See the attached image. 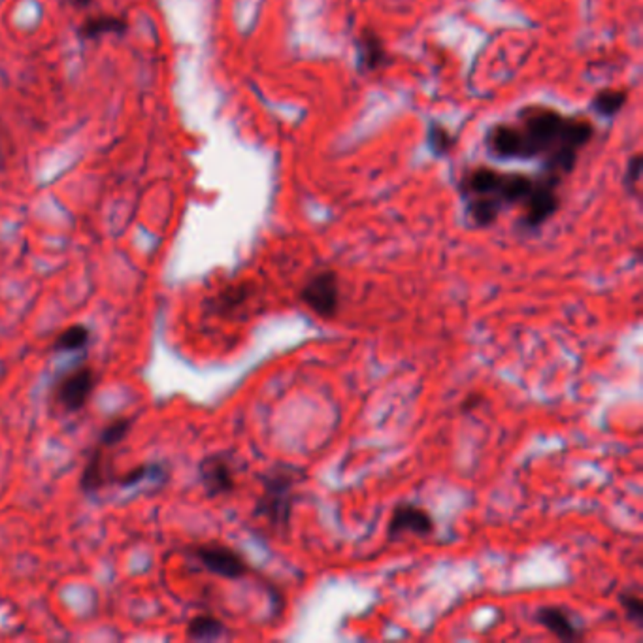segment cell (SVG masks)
<instances>
[{"label":"cell","instance_id":"6da1fadb","mask_svg":"<svg viewBox=\"0 0 643 643\" xmlns=\"http://www.w3.org/2000/svg\"><path fill=\"white\" fill-rule=\"evenodd\" d=\"M536 177L523 172H502L474 166L461 177L466 213L477 229L493 227L506 208H520L534 188Z\"/></svg>","mask_w":643,"mask_h":643},{"label":"cell","instance_id":"7a4b0ae2","mask_svg":"<svg viewBox=\"0 0 643 643\" xmlns=\"http://www.w3.org/2000/svg\"><path fill=\"white\" fill-rule=\"evenodd\" d=\"M296 470L289 466H275L263 477V493L255 506V515L264 519L275 530H287L293 517Z\"/></svg>","mask_w":643,"mask_h":643},{"label":"cell","instance_id":"3957f363","mask_svg":"<svg viewBox=\"0 0 643 643\" xmlns=\"http://www.w3.org/2000/svg\"><path fill=\"white\" fill-rule=\"evenodd\" d=\"M300 302L321 319H332L340 310V280L334 270H321L298 293Z\"/></svg>","mask_w":643,"mask_h":643},{"label":"cell","instance_id":"277c9868","mask_svg":"<svg viewBox=\"0 0 643 643\" xmlns=\"http://www.w3.org/2000/svg\"><path fill=\"white\" fill-rule=\"evenodd\" d=\"M559 183L551 181L543 176H538L534 181V188L529 193L527 200L520 206V227L525 230H538L541 229L551 218L555 216L561 208V195H559Z\"/></svg>","mask_w":643,"mask_h":643},{"label":"cell","instance_id":"5b68a950","mask_svg":"<svg viewBox=\"0 0 643 643\" xmlns=\"http://www.w3.org/2000/svg\"><path fill=\"white\" fill-rule=\"evenodd\" d=\"M193 557L211 573L225 579H241L252 572V566L238 551L221 543H204L193 549Z\"/></svg>","mask_w":643,"mask_h":643},{"label":"cell","instance_id":"8992f818","mask_svg":"<svg viewBox=\"0 0 643 643\" xmlns=\"http://www.w3.org/2000/svg\"><path fill=\"white\" fill-rule=\"evenodd\" d=\"M97 385V374L87 364L78 366L76 370L63 376L55 387V402L67 413L80 412L93 394Z\"/></svg>","mask_w":643,"mask_h":643},{"label":"cell","instance_id":"52a82bcc","mask_svg":"<svg viewBox=\"0 0 643 643\" xmlns=\"http://www.w3.org/2000/svg\"><path fill=\"white\" fill-rule=\"evenodd\" d=\"M436 530V523L433 515L428 513L424 508L417 506V504H398L387 523V538L391 541L401 540L404 536H419V538H426L434 534Z\"/></svg>","mask_w":643,"mask_h":643},{"label":"cell","instance_id":"ba28073f","mask_svg":"<svg viewBox=\"0 0 643 643\" xmlns=\"http://www.w3.org/2000/svg\"><path fill=\"white\" fill-rule=\"evenodd\" d=\"M198 477L208 497H225L236 488L234 468L225 455H209L198 466Z\"/></svg>","mask_w":643,"mask_h":643},{"label":"cell","instance_id":"9c48e42d","mask_svg":"<svg viewBox=\"0 0 643 643\" xmlns=\"http://www.w3.org/2000/svg\"><path fill=\"white\" fill-rule=\"evenodd\" d=\"M108 447L104 445H97L93 455H91L89 463L85 465L83 472H81V479H80V488L83 493L91 495V493H99L102 488H106L108 485H113L115 479V472H113V463L110 456Z\"/></svg>","mask_w":643,"mask_h":643},{"label":"cell","instance_id":"30bf717a","mask_svg":"<svg viewBox=\"0 0 643 643\" xmlns=\"http://www.w3.org/2000/svg\"><path fill=\"white\" fill-rule=\"evenodd\" d=\"M357 67L360 72H378L389 65V51L376 28L364 27L357 37Z\"/></svg>","mask_w":643,"mask_h":643},{"label":"cell","instance_id":"8fae6325","mask_svg":"<svg viewBox=\"0 0 643 643\" xmlns=\"http://www.w3.org/2000/svg\"><path fill=\"white\" fill-rule=\"evenodd\" d=\"M536 619L547 632L563 641H577L584 638V632H581L573 616L564 607L543 605L536 611Z\"/></svg>","mask_w":643,"mask_h":643},{"label":"cell","instance_id":"7c38bea8","mask_svg":"<svg viewBox=\"0 0 643 643\" xmlns=\"http://www.w3.org/2000/svg\"><path fill=\"white\" fill-rule=\"evenodd\" d=\"M129 28V21L125 16L113 14H95L83 19L78 28V35L83 40H99L106 35H125Z\"/></svg>","mask_w":643,"mask_h":643},{"label":"cell","instance_id":"4fadbf2b","mask_svg":"<svg viewBox=\"0 0 643 643\" xmlns=\"http://www.w3.org/2000/svg\"><path fill=\"white\" fill-rule=\"evenodd\" d=\"M630 93L627 89H600L591 99V110L604 119H614L623 112Z\"/></svg>","mask_w":643,"mask_h":643},{"label":"cell","instance_id":"5bb4252c","mask_svg":"<svg viewBox=\"0 0 643 643\" xmlns=\"http://www.w3.org/2000/svg\"><path fill=\"white\" fill-rule=\"evenodd\" d=\"M227 627L213 616H198L188 627V638L195 641H213L223 638Z\"/></svg>","mask_w":643,"mask_h":643},{"label":"cell","instance_id":"9a60e30c","mask_svg":"<svg viewBox=\"0 0 643 643\" xmlns=\"http://www.w3.org/2000/svg\"><path fill=\"white\" fill-rule=\"evenodd\" d=\"M91 340V330L85 325H72L70 328L60 332L55 342H53V351L59 353H69V351H78L83 349Z\"/></svg>","mask_w":643,"mask_h":643},{"label":"cell","instance_id":"2e32d148","mask_svg":"<svg viewBox=\"0 0 643 643\" xmlns=\"http://www.w3.org/2000/svg\"><path fill=\"white\" fill-rule=\"evenodd\" d=\"M426 144L431 147L433 155L447 157L456 145V136L442 123H431L426 131Z\"/></svg>","mask_w":643,"mask_h":643},{"label":"cell","instance_id":"e0dca14e","mask_svg":"<svg viewBox=\"0 0 643 643\" xmlns=\"http://www.w3.org/2000/svg\"><path fill=\"white\" fill-rule=\"evenodd\" d=\"M166 477V468L161 466V465H142V466H136L125 474H117L115 479H113V485H119V487H134V485H140L144 481H151V479H165Z\"/></svg>","mask_w":643,"mask_h":643},{"label":"cell","instance_id":"ac0fdd59","mask_svg":"<svg viewBox=\"0 0 643 643\" xmlns=\"http://www.w3.org/2000/svg\"><path fill=\"white\" fill-rule=\"evenodd\" d=\"M134 424V419L133 417H119L115 421H112L104 431L101 434V445L108 447V449H113L115 445H119L121 442H123L127 438V434L131 433V428Z\"/></svg>","mask_w":643,"mask_h":643},{"label":"cell","instance_id":"d6986e66","mask_svg":"<svg viewBox=\"0 0 643 643\" xmlns=\"http://www.w3.org/2000/svg\"><path fill=\"white\" fill-rule=\"evenodd\" d=\"M619 604L625 611V616L630 623L636 625V628L641 630L643 627V600H641V595L638 591H623L619 595Z\"/></svg>","mask_w":643,"mask_h":643},{"label":"cell","instance_id":"ffe728a7","mask_svg":"<svg viewBox=\"0 0 643 643\" xmlns=\"http://www.w3.org/2000/svg\"><path fill=\"white\" fill-rule=\"evenodd\" d=\"M248 298H250V287L248 285H236V287L223 291L218 296V305H220L221 312H230V310L240 308V305Z\"/></svg>","mask_w":643,"mask_h":643},{"label":"cell","instance_id":"44dd1931","mask_svg":"<svg viewBox=\"0 0 643 643\" xmlns=\"http://www.w3.org/2000/svg\"><path fill=\"white\" fill-rule=\"evenodd\" d=\"M641 177V155L639 153H634V155L628 159L627 165V172H625V186L628 189H636L638 183Z\"/></svg>","mask_w":643,"mask_h":643},{"label":"cell","instance_id":"7402d4cb","mask_svg":"<svg viewBox=\"0 0 643 643\" xmlns=\"http://www.w3.org/2000/svg\"><path fill=\"white\" fill-rule=\"evenodd\" d=\"M476 406H479V394H470L468 398H465V402H463V410L465 412H470Z\"/></svg>","mask_w":643,"mask_h":643},{"label":"cell","instance_id":"603a6c76","mask_svg":"<svg viewBox=\"0 0 643 643\" xmlns=\"http://www.w3.org/2000/svg\"><path fill=\"white\" fill-rule=\"evenodd\" d=\"M72 5L78 8H87V6L93 5V0H72Z\"/></svg>","mask_w":643,"mask_h":643}]
</instances>
